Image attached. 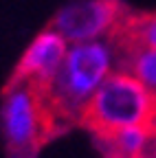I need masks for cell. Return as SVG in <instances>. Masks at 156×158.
<instances>
[{
  "label": "cell",
  "mask_w": 156,
  "mask_h": 158,
  "mask_svg": "<svg viewBox=\"0 0 156 158\" xmlns=\"http://www.w3.org/2000/svg\"><path fill=\"white\" fill-rule=\"evenodd\" d=\"M110 48L103 44H75L55 73L48 86L55 108L70 125L77 123L79 110L88 101L90 92L108 77L110 70Z\"/></svg>",
  "instance_id": "3"
},
{
  "label": "cell",
  "mask_w": 156,
  "mask_h": 158,
  "mask_svg": "<svg viewBox=\"0 0 156 158\" xmlns=\"http://www.w3.org/2000/svg\"><path fill=\"white\" fill-rule=\"evenodd\" d=\"M123 0H90V2H77L60 9L46 29L60 33L64 40L84 42L92 40L112 29V24L125 11Z\"/></svg>",
  "instance_id": "4"
},
{
  "label": "cell",
  "mask_w": 156,
  "mask_h": 158,
  "mask_svg": "<svg viewBox=\"0 0 156 158\" xmlns=\"http://www.w3.org/2000/svg\"><path fill=\"white\" fill-rule=\"evenodd\" d=\"M48 86H2V121L9 158H35L48 141L73 127L55 108Z\"/></svg>",
  "instance_id": "1"
},
{
  "label": "cell",
  "mask_w": 156,
  "mask_h": 158,
  "mask_svg": "<svg viewBox=\"0 0 156 158\" xmlns=\"http://www.w3.org/2000/svg\"><path fill=\"white\" fill-rule=\"evenodd\" d=\"M77 123L95 138L128 127L156 138V92L130 73H112L84 103Z\"/></svg>",
  "instance_id": "2"
},
{
  "label": "cell",
  "mask_w": 156,
  "mask_h": 158,
  "mask_svg": "<svg viewBox=\"0 0 156 158\" xmlns=\"http://www.w3.org/2000/svg\"><path fill=\"white\" fill-rule=\"evenodd\" d=\"M66 57V40L51 29H44L33 42L27 46L22 57L5 86L15 84H51L55 73L60 70Z\"/></svg>",
  "instance_id": "5"
},
{
  "label": "cell",
  "mask_w": 156,
  "mask_h": 158,
  "mask_svg": "<svg viewBox=\"0 0 156 158\" xmlns=\"http://www.w3.org/2000/svg\"><path fill=\"white\" fill-rule=\"evenodd\" d=\"M116 66L121 73H130L132 77L141 81L156 92V51H136L121 59H116Z\"/></svg>",
  "instance_id": "7"
},
{
  "label": "cell",
  "mask_w": 156,
  "mask_h": 158,
  "mask_svg": "<svg viewBox=\"0 0 156 158\" xmlns=\"http://www.w3.org/2000/svg\"><path fill=\"white\" fill-rule=\"evenodd\" d=\"M110 53L121 59L136 51H156V11L125 9L108 31Z\"/></svg>",
  "instance_id": "6"
}]
</instances>
